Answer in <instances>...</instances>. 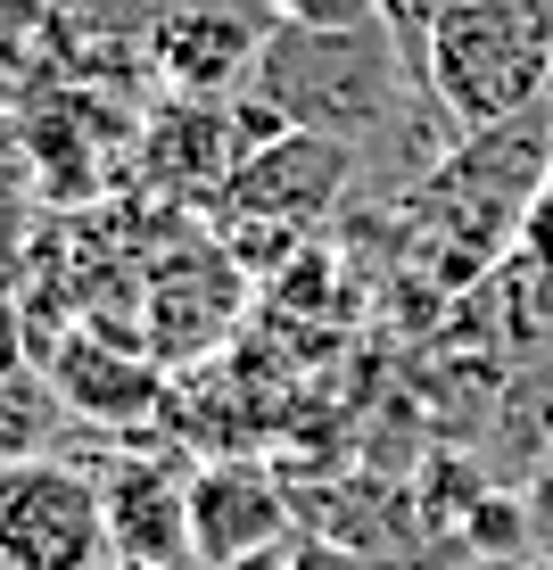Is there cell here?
I'll list each match as a JSON object with an SVG mask.
<instances>
[{"mask_svg": "<svg viewBox=\"0 0 553 570\" xmlns=\"http://www.w3.org/2000/svg\"><path fill=\"white\" fill-rule=\"evenodd\" d=\"M256 100L282 116L289 132H323L364 157L381 132H413V116H446L429 100L413 50L397 42V26H355V33H306V26H273L265 58H256Z\"/></svg>", "mask_w": 553, "mask_h": 570, "instance_id": "6da1fadb", "label": "cell"}, {"mask_svg": "<svg viewBox=\"0 0 553 570\" xmlns=\"http://www.w3.org/2000/svg\"><path fill=\"white\" fill-rule=\"evenodd\" d=\"M429 100L446 108V125L480 132V125H512V116L545 108L553 91V33L529 17V0H454L429 17L422 50Z\"/></svg>", "mask_w": 553, "mask_h": 570, "instance_id": "7a4b0ae2", "label": "cell"}, {"mask_svg": "<svg viewBox=\"0 0 553 570\" xmlns=\"http://www.w3.org/2000/svg\"><path fill=\"white\" fill-rule=\"evenodd\" d=\"M108 488L75 455L0 471V562L9 570H108Z\"/></svg>", "mask_w": 553, "mask_h": 570, "instance_id": "3957f363", "label": "cell"}, {"mask_svg": "<svg viewBox=\"0 0 553 570\" xmlns=\"http://www.w3.org/2000/svg\"><path fill=\"white\" fill-rule=\"evenodd\" d=\"M545 125H553V108H529V116H512V125L463 132V141L438 157V174H429V215H446V232H463L471 257L496 248L504 224L521 215V199L537 190V174L553 157Z\"/></svg>", "mask_w": 553, "mask_h": 570, "instance_id": "277c9868", "label": "cell"}, {"mask_svg": "<svg viewBox=\"0 0 553 570\" xmlns=\"http://www.w3.org/2000/svg\"><path fill=\"white\" fill-rule=\"evenodd\" d=\"M265 33L273 17H256L248 0H166V17L149 26V67L182 100H240L256 83Z\"/></svg>", "mask_w": 553, "mask_h": 570, "instance_id": "5b68a950", "label": "cell"}, {"mask_svg": "<svg viewBox=\"0 0 553 570\" xmlns=\"http://www.w3.org/2000/svg\"><path fill=\"white\" fill-rule=\"evenodd\" d=\"M355 183V149L323 141V132H282L273 149L240 157V174L224 183V207L240 215L248 232L282 240V232H306L314 215H330V199Z\"/></svg>", "mask_w": 553, "mask_h": 570, "instance_id": "8992f818", "label": "cell"}, {"mask_svg": "<svg viewBox=\"0 0 553 570\" xmlns=\"http://www.w3.org/2000/svg\"><path fill=\"white\" fill-rule=\"evenodd\" d=\"M108 488V546L125 570H182L190 554V471L157 463V455H125L100 471Z\"/></svg>", "mask_w": 553, "mask_h": 570, "instance_id": "52a82bcc", "label": "cell"}, {"mask_svg": "<svg viewBox=\"0 0 553 570\" xmlns=\"http://www.w3.org/2000/svg\"><path fill=\"white\" fill-rule=\"evenodd\" d=\"M289 538V497L256 463H207L190 471V554L207 570H231L256 546Z\"/></svg>", "mask_w": 553, "mask_h": 570, "instance_id": "ba28073f", "label": "cell"}, {"mask_svg": "<svg viewBox=\"0 0 553 570\" xmlns=\"http://www.w3.org/2000/svg\"><path fill=\"white\" fill-rule=\"evenodd\" d=\"M240 174V125L231 100H182L149 125V183L182 190V199H224V183Z\"/></svg>", "mask_w": 553, "mask_h": 570, "instance_id": "9c48e42d", "label": "cell"}, {"mask_svg": "<svg viewBox=\"0 0 553 570\" xmlns=\"http://www.w3.org/2000/svg\"><path fill=\"white\" fill-rule=\"evenodd\" d=\"M50 389H58V405L83 414V422H141L149 405H157V364L116 356V331H100V340L58 347Z\"/></svg>", "mask_w": 553, "mask_h": 570, "instance_id": "30bf717a", "label": "cell"}, {"mask_svg": "<svg viewBox=\"0 0 553 570\" xmlns=\"http://www.w3.org/2000/svg\"><path fill=\"white\" fill-rule=\"evenodd\" d=\"M58 389L50 381H33V372H9L0 381V463H33V455H50V430H58Z\"/></svg>", "mask_w": 553, "mask_h": 570, "instance_id": "8fae6325", "label": "cell"}, {"mask_svg": "<svg viewBox=\"0 0 553 570\" xmlns=\"http://www.w3.org/2000/svg\"><path fill=\"white\" fill-rule=\"evenodd\" d=\"M273 26H306V33H355V26H381L388 0H265Z\"/></svg>", "mask_w": 553, "mask_h": 570, "instance_id": "7c38bea8", "label": "cell"}, {"mask_svg": "<svg viewBox=\"0 0 553 570\" xmlns=\"http://www.w3.org/2000/svg\"><path fill=\"white\" fill-rule=\"evenodd\" d=\"M9 372H26V331H17V306H9V289H0V381Z\"/></svg>", "mask_w": 553, "mask_h": 570, "instance_id": "4fadbf2b", "label": "cell"}, {"mask_svg": "<svg viewBox=\"0 0 553 570\" xmlns=\"http://www.w3.org/2000/svg\"><path fill=\"white\" fill-rule=\"evenodd\" d=\"M231 570H298V546H256V554H240V562H231Z\"/></svg>", "mask_w": 553, "mask_h": 570, "instance_id": "5bb4252c", "label": "cell"}, {"mask_svg": "<svg viewBox=\"0 0 553 570\" xmlns=\"http://www.w3.org/2000/svg\"><path fill=\"white\" fill-rule=\"evenodd\" d=\"M298 570H364L355 554H298Z\"/></svg>", "mask_w": 553, "mask_h": 570, "instance_id": "9a60e30c", "label": "cell"}, {"mask_svg": "<svg viewBox=\"0 0 553 570\" xmlns=\"http://www.w3.org/2000/svg\"><path fill=\"white\" fill-rule=\"evenodd\" d=\"M529 17H537V26L553 33V0H529Z\"/></svg>", "mask_w": 553, "mask_h": 570, "instance_id": "2e32d148", "label": "cell"}, {"mask_svg": "<svg viewBox=\"0 0 553 570\" xmlns=\"http://www.w3.org/2000/svg\"><path fill=\"white\" fill-rule=\"evenodd\" d=\"M529 570H553V562H529Z\"/></svg>", "mask_w": 553, "mask_h": 570, "instance_id": "e0dca14e", "label": "cell"}, {"mask_svg": "<svg viewBox=\"0 0 553 570\" xmlns=\"http://www.w3.org/2000/svg\"><path fill=\"white\" fill-rule=\"evenodd\" d=\"M0 570H9V562H0Z\"/></svg>", "mask_w": 553, "mask_h": 570, "instance_id": "ac0fdd59", "label": "cell"}, {"mask_svg": "<svg viewBox=\"0 0 553 570\" xmlns=\"http://www.w3.org/2000/svg\"><path fill=\"white\" fill-rule=\"evenodd\" d=\"M116 570H125V562H116Z\"/></svg>", "mask_w": 553, "mask_h": 570, "instance_id": "d6986e66", "label": "cell"}]
</instances>
